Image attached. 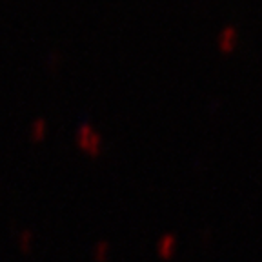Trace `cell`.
<instances>
[{
	"label": "cell",
	"mask_w": 262,
	"mask_h": 262,
	"mask_svg": "<svg viewBox=\"0 0 262 262\" xmlns=\"http://www.w3.org/2000/svg\"><path fill=\"white\" fill-rule=\"evenodd\" d=\"M231 38H235V31L231 28H228L224 31V35L221 37V44L224 46V48H228V46H231L229 42H231Z\"/></svg>",
	"instance_id": "1"
}]
</instances>
